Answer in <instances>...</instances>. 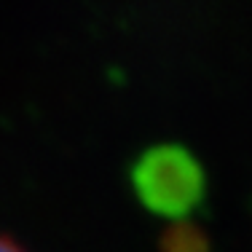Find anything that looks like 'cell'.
<instances>
[{
	"mask_svg": "<svg viewBox=\"0 0 252 252\" xmlns=\"http://www.w3.org/2000/svg\"><path fill=\"white\" fill-rule=\"evenodd\" d=\"M172 236V252H207V242L201 233H196L190 225L177 228Z\"/></svg>",
	"mask_w": 252,
	"mask_h": 252,
	"instance_id": "7a4b0ae2",
	"label": "cell"
},
{
	"mask_svg": "<svg viewBox=\"0 0 252 252\" xmlns=\"http://www.w3.org/2000/svg\"><path fill=\"white\" fill-rule=\"evenodd\" d=\"M134 188L153 212L183 218L204 199V172L185 148L164 145L140 158L134 166Z\"/></svg>",
	"mask_w": 252,
	"mask_h": 252,
	"instance_id": "6da1fadb",
	"label": "cell"
},
{
	"mask_svg": "<svg viewBox=\"0 0 252 252\" xmlns=\"http://www.w3.org/2000/svg\"><path fill=\"white\" fill-rule=\"evenodd\" d=\"M0 252H19L14 247V244H8V242H3V239H0Z\"/></svg>",
	"mask_w": 252,
	"mask_h": 252,
	"instance_id": "3957f363",
	"label": "cell"
}]
</instances>
